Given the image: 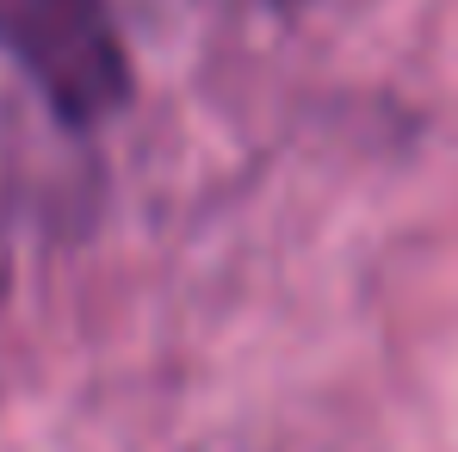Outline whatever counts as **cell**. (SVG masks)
<instances>
[{"mask_svg":"<svg viewBox=\"0 0 458 452\" xmlns=\"http://www.w3.org/2000/svg\"><path fill=\"white\" fill-rule=\"evenodd\" d=\"M0 56L75 131L131 106V50L106 0H0Z\"/></svg>","mask_w":458,"mask_h":452,"instance_id":"cell-1","label":"cell"},{"mask_svg":"<svg viewBox=\"0 0 458 452\" xmlns=\"http://www.w3.org/2000/svg\"><path fill=\"white\" fill-rule=\"evenodd\" d=\"M0 286H6V224H0Z\"/></svg>","mask_w":458,"mask_h":452,"instance_id":"cell-2","label":"cell"}]
</instances>
